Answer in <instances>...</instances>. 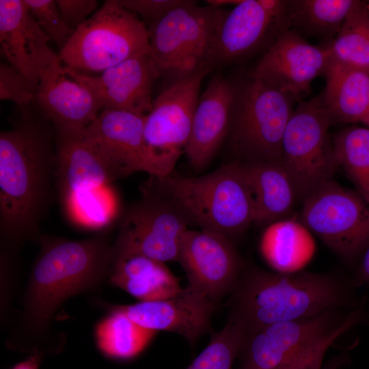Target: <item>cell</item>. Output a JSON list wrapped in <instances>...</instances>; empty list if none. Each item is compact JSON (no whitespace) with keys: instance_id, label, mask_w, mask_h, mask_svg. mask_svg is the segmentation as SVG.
Listing matches in <instances>:
<instances>
[{"instance_id":"obj_1","label":"cell","mask_w":369,"mask_h":369,"mask_svg":"<svg viewBox=\"0 0 369 369\" xmlns=\"http://www.w3.org/2000/svg\"><path fill=\"white\" fill-rule=\"evenodd\" d=\"M111 228L81 240L40 237V251L8 347L30 355H52L62 350L64 344L53 337V318L67 299L96 289L108 279L113 249Z\"/></svg>"},{"instance_id":"obj_2","label":"cell","mask_w":369,"mask_h":369,"mask_svg":"<svg viewBox=\"0 0 369 369\" xmlns=\"http://www.w3.org/2000/svg\"><path fill=\"white\" fill-rule=\"evenodd\" d=\"M31 105V104H30ZM21 107L18 123L0 133V233L4 246L40 239L56 193L55 128L38 109Z\"/></svg>"},{"instance_id":"obj_3","label":"cell","mask_w":369,"mask_h":369,"mask_svg":"<svg viewBox=\"0 0 369 369\" xmlns=\"http://www.w3.org/2000/svg\"><path fill=\"white\" fill-rule=\"evenodd\" d=\"M353 279L332 273L269 272L244 268L227 302L228 318L245 335L262 326L354 309L368 298L355 292Z\"/></svg>"},{"instance_id":"obj_4","label":"cell","mask_w":369,"mask_h":369,"mask_svg":"<svg viewBox=\"0 0 369 369\" xmlns=\"http://www.w3.org/2000/svg\"><path fill=\"white\" fill-rule=\"evenodd\" d=\"M153 177L158 187L185 213L191 223L200 230L232 243L254 223V200L241 161L226 163L197 177L174 172L163 178Z\"/></svg>"},{"instance_id":"obj_5","label":"cell","mask_w":369,"mask_h":369,"mask_svg":"<svg viewBox=\"0 0 369 369\" xmlns=\"http://www.w3.org/2000/svg\"><path fill=\"white\" fill-rule=\"evenodd\" d=\"M150 53L144 22L117 0H107L74 31L58 55L63 66L90 74Z\"/></svg>"},{"instance_id":"obj_6","label":"cell","mask_w":369,"mask_h":369,"mask_svg":"<svg viewBox=\"0 0 369 369\" xmlns=\"http://www.w3.org/2000/svg\"><path fill=\"white\" fill-rule=\"evenodd\" d=\"M225 10L186 0L148 25L150 55L159 72L173 81L209 67L217 27Z\"/></svg>"},{"instance_id":"obj_7","label":"cell","mask_w":369,"mask_h":369,"mask_svg":"<svg viewBox=\"0 0 369 369\" xmlns=\"http://www.w3.org/2000/svg\"><path fill=\"white\" fill-rule=\"evenodd\" d=\"M294 101L252 77L235 85L231 150L243 161L282 163V139Z\"/></svg>"},{"instance_id":"obj_8","label":"cell","mask_w":369,"mask_h":369,"mask_svg":"<svg viewBox=\"0 0 369 369\" xmlns=\"http://www.w3.org/2000/svg\"><path fill=\"white\" fill-rule=\"evenodd\" d=\"M331 124L321 94L309 100H300L286 127L282 164L293 182L298 199L303 201L332 179L339 167L328 134Z\"/></svg>"},{"instance_id":"obj_9","label":"cell","mask_w":369,"mask_h":369,"mask_svg":"<svg viewBox=\"0 0 369 369\" xmlns=\"http://www.w3.org/2000/svg\"><path fill=\"white\" fill-rule=\"evenodd\" d=\"M303 202L300 221L341 258L352 260L369 244V205L359 193L331 179Z\"/></svg>"},{"instance_id":"obj_10","label":"cell","mask_w":369,"mask_h":369,"mask_svg":"<svg viewBox=\"0 0 369 369\" xmlns=\"http://www.w3.org/2000/svg\"><path fill=\"white\" fill-rule=\"evenodd\" d=\"M141 197L123 213L116 241L162 262L178 261L180 241L191 224L154 177L141 186Z\"/></svg>"},{"instance_id":"obj_11","label":"cell","mask_w":369,"mask_h":369,"mask_svg":"<svg viewBox=\"0 0 369 369\" xmlns=\"http://www.w3.org/2000/svg\"><path fill=\"white\" fill-rule=\"evenodd\" d=\"M210 71L204 69L173 81L154 100L150 111L145 116L144 138L156 177L163 178L172 173L177 161L184 153L201 83Z\"/></svg>"},{"instance_id":"obj_12","label":"cell","mask_w":369,"mask_h":369,"mask_svg":"<svg viewBox=\"0 0 369 369\" xmlns=\"http://www.w3.org/2000/svg\"><path fill=\"white\" fill-rule=\"evenodd\" d=\"M359 306L262 326L246 334L238 369H277L345 324Z\"/></svg>"},{"instance_id":"obj_13","label":"cell","mask_w":369,"mask_h":369,"mask_svg":"<svg viewBox=\"0 0 369 369\" xmlns=\"http://www.w3.org/2000/svg\"><path fill=\"white\" fill-rule=\"evenodd\" d=\"M287 4L288 0H242L225 10L211 50L210 68L265 51L291 28Z\"/></svg>"},{"instance_id":"obj_14","label":"cell","mask_w":369,"mask_h":369,"mask_svg":"<svg viewBox=\"0 0 369 369\" xmlns=\"http://www.w3.org/2000/svg\"><path fill=\"white\" fill-rule=\"evenodd\" d=\"M330 61L327 44H312L289 29L264 51L251 77L299 102L310 93L312 81L325 74Z\"/></svg>"},{"instance_id":"obj_15","label":"cell","mask_w":369,"mask_h":369,"mask_svg":"<svg viewBox=\"0 0 369 369\" xmlns=\"http://www.w3.org/2000/svg\"><path fill=\"white\" fill-rule=\"evenodd\" d=\"M177 262L186 273L188 285L216 304L230 294L244 268L230 241L202 230H186Z\"/></svg>"},{"instance_id":"obj_16","label":"cell","mask_w":369,"mask_h":369,"mask_svg":"<svg viewBox=\"0 0 369 369\" xmlns=\"http://www.w3.org/2000/svg\"><path fill=\"white\" fill-rule=\"evenodd\" d=\"M63 66L68 75L91 91L102 110L146 115L152 109V85L161 76L150 53L130 58L97 75Z\"/></svg>"},{"instance_id":"obj_17","label":"cell","mask_w":369,"mask_h":369,"mask_svg":"<svg viewBox=\"0 0 369 369\" xmlns=\"http://www.w3.org/2000/svg\"><path fill=\"white\" fill-rule=\"evenodd\" d=\"M50 40L24 0H0L1 52L35 95L42 73L59 59L49 47Z\"/></svg>"},{"instance_id":"obj_18","label":"cell","mask_w":369,"mask_h":369,"mask_svg":"<svg viewBox=\"0 0 369 369\" xmlns=\"http://www.w3.org/2000/svg\"><path fill=\"white\" fill-rule=\"evenodd\" d=\"M145 116L103 109L86 128L107 161L115 180L137 172L156 176L144 138Z\"/></svg>"},{"instance_id":"obj_19","label":"cell","mask_w":369,"mask_h":369,"mask_svg":"<svg viewBox=\"0 0 369 369\" xmlns=\"http://www.w3.org/2000/svg\"><path fill=\"white\" fill-rule=\"evenodd\" d=\"M217 305L188 285L163 299L113 307L144 328L178 333L193 344L209 329Z\"/></svg>"},{"instance_id":"obj_20","label":"cell","mask_w":369,"mask_h":369,"mask_svg":"<svg viewBox=\"0 0 369 369\" xmlns=\"http://www.w3.org/2000/svg\"><path fill=\"white\" fill-rule=\"evenodd\" d=\"M235 85L221 74L214 75L200 96L184 154L195 170L206 167L228 137Z\"/></svg>"},{"instance_id":"obj_21","label":"cell","mask_w":369,"mask_h":369,"mask_svg":"<svg viewBox=\"0 0 369 369\" xmlns=\"http://www.w3.org/2000/svg\"><path fill=\"white\" fill-rule=\"evenodd\" d=\"M56 194L60 203L73 194L115 180L85 128H55Z\"/></svg>"},{"instance_id":"obj_22","label":"cell","mask_w":369,"mask_h":369,"mask_svg":"<svg viewBox=\"0 0 369 369\" xmlns=\"http://www.w3.org/2000/svg\"><path fill=\"white\" fill-rule=\"evenodd\" d=\"M35 102L55 128H85L102 111L91 91L66 74L59 59L42 73Z\"/></svg>"},{"instance_id":"obj_23","label":"cell","mask_w":369,"mask_h":369,"mask_svg":"<svg viewBox=\"0 0 369 369\" xmlns=\"http://www.w3.org/2000/svg\"><path fill=\"white\" fill-rule=\"evenodd\" d=\"M108 279L139 301L163 299L182 289L178 278L164 262L116 240L113 242Z\"/></svg>"},{"instance_id":"obj_24","label":"cell","mask_w":369,"mask_h":369,"mask_svg":"<svg viewBox=\"0 0 369 369\" xmlns=\"http://www.w3.org/2000/svg\"><path fill=\"white\" fill-rule=\"evenodd\" d=\"M325 74L322 96L331 124L361 123L369 128V71L331 60Z\"/></svg>"},{"instance_id":"obj_25","label":"cell","mask_w":369,"mask_h":369,"mask_svg":"<svg viewBox=\"0 0 369 369\" xmlns=\"http://www.w3.org/2000/svg\"><path fill=\"white\" fill-rule=\"evenodd\" d=\"M251 190L254 223L269 225L283 219L292 209L297 192L282 163L241 161Z\"/></svg>"},{"instance_id":"obj_26","label":"cell","mask_w":369,"mask_h":369,"mask_svg":"<svg viewBox=\"0 0 369 369\" xmlns=\"http://www.w3.org/2000/svg\"><path fill=\"white\" fill-rule=\"evenodd\" d=\"M266 262L279 273L299 271L311 260L315 243L310 231L295 219H281L267 226L260 241Z\"/></svg>"},{"instance_id":"obj_27","label":"cell","mask_w":369,"mask_h":369,"mask_svg":"<svg viewBox=\"0 0 369 369\" xmlns=\"http://www.w3.org/2000/svg\"><path fill=\"white\" fill-rule=\"evenodd\" d=\"M109 314L96 327L98 349L111 360L134 359L146 348L156 331L138 325L113 306H109Z\"/></svg>"},{"instance_id":"obj_28","label":"cell","mask_w":369,"mask_h":369,"mask_svg":"<svg viewBox=\"0 0 369 369\" xmlns=\"http://www.w3.org/2000/svg\"><path fill=\"white\" fill-rule=\"evenodd\" d=\"M356 0H288L291 27L299 33L334 38Z\"/></svg>"},{"instance_id":"obj_29","label":"cell","mask_w":369,"mask_h":369,"mask_svg":"<svg viewBox=\"0 0 369 369\" xmlns=\"http://www.w3.org/2000/svg\"><path fill=\"white\" fill-rule=\"evenodd\" d=\"M331 60L369 71V8L355 1L338 34L327 44Z\"/></svg>"},{"instance_id":"obj_30","label":"cell","mask_w":369,"mask_h":369,"mask_svg":"<svg viewBox=\"0 0 369 369\" xmlns=\"http://www.w3.org/2000/svg\"><path fill=\"white\" fill-rule=\"evenodd\" d=\"M61 205L70 222L97 232L111 228L119 211V200L112 184L76 193Z\"/></svg>"},{"instance_id":"obj_31","label":"cell","mask_w":369,"mask_h":369,"mask_svg":"<svg viewBox=\"0 0 369 369\" xmlns=\"http://www.w3.org/2000/svg\"><path fill=\"white\" fill-rule=\"evenodd\" d=\"M339 167H342L369 205V128L353 126L332 139Z\"/></svg>"},{"instance_id":"obj_32","label":"cell","mask_w":369,"mask_h":369,"mask_svg":"<svg viewBox=\"0 0 369 369\" xmlns=\"http://www.w3.org/2000/svg\"><path fill=\"white\" fill-rule=\"evenodd\" d=\"M245 336L242 327L228 318L223 329L213 335L206 347L186 369H232Z\"/></svg>"},{"instance_id":"obj_33","label":"cell","mask_w":369,"mask_h":369,"mask_svg":"<svg viewBox=\"0 0 369 369\" xmlns=\"http://www.w3.org/2000/svg\"><path fill=\"white\" fill-rule=\"evenodd\" d=\"M30 13L42 30L61 51L68 42L74 30L63 20L54 0H24Z\"/></svg>"},{"instance_id":"obj_34","label":"cell","mask_w":369,"mask_h":369,"mask_svg":"<svg viewBox=\"0 0 369 369\" xmlns=\"http://www.w3.org/2000/svg\"><path fill=\"white\" fill-rule=\"evenodd\" d=\"M360 324H363V317L359 313H356L337 330L277 369H323V359L329 348L341 335L353 327Z\"/></svg>"},{"instance_id":"obj_35","label":"cell","mask_w":369,"mask_h":369,"mask_svg":"<svg viewBox=\"0 0 369 369\" xmlns=\"http://www.w3.org/2000/svg\"><path fill=\"white\" fill-rule=\"evenodd\" d=\"M0 99L12 101L21 107L36 99L23 77L8 63L0 64Z\"/></svg>"},{"instance_id":"obj_36","label":"cell","mask_w":369,"mask_h":369,"mask_svg":"<svg viewBox=\"0 0 369 369\" xmlns=\"http://www.w3.org/2000/svg\"><path fill=\"white\" fill-rule=\"evenodd\" d=\"M127 10L135 14L150 25L186 0H117ZM144 22V20H143Z\"/></svg>"},{"instance_id":"obj_37","label":"cell","mask_w":369,"mask_h":369,"mask_svg":"<svg viewBox=\"0 0 369 369\" xmlns=\"http://www.w3.org/2000/svg\"><path fill=\"white\" fill-rule=\"evenodd\" d=\"M61 16L66 24L76 30L97 10L98 1L95 0H55Z\"/></svg>"},{"instance_id":"obj_38","label":"cell","mask_w":369,"mask_h":369,"mask_svg":"<svg viewBox=\"0 0 369 369\" xmlns=\"http://www.w3.org/2000/svg\"><path fill=\"white\" fill-rule=\"evenodd\" d=\"M362 254L357 272L352 279L357 288L369 284V244L362 251Z\"/></svg>"},{"instance_id":"obj_39","label":"cell","mask_w":369,"mask_h":369,"mask_svg":"<svg viewBox=\"0 0 369 369\" xmlns=\"http://www.w3.org/2000/svg\"><path fill=\"white\" fill-rule=\"evenodd\" d=\"M44 356L40 353L31 354L25 360L16 364L10 369H39Z\"/></svg>"},{"instance_id":"obj_40","label":"cell","mask_w":369,"mask_h":369,"mask_svg":"<svg viewBox=\"0 0 369 369\" xmlns=\"http://www.w3.org/2000/svg\"><path fill=\"white\" fill-rule=\"evenodd\" d=\"M242 0H206V3L208 5L217 8H222V6L228 5H236L241 2Z\"/></svg>"},{"instance_id":"obj_41","label":"cell","mask_w":369,"mask_h":369,"mask_svg":"<svg viewBox=\"0 0 369 369\" xmlns=\"http://www.w3.org/2000/svg\"><path fill=\"white\" fill-rule=\"evenodd\" d=\"M345 361L344 358L337 357L331 361L324 369H338L339 366Z\"/></svg>"},{"instance_id":"obj_42","label":"cell","mask_w":369,"mask_h":369,"mask_svg":"<svg viewBox=\"0 0 369 369\" xmlns=\"http://www.w3.org/2000/svg\"><path fill=\"white\" fill-rule=\"evenodd\" d=\"M366 3H367V5H368V8H369V1H366Z\"/></svg>"}]
</instances>
